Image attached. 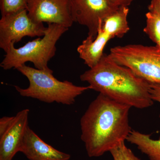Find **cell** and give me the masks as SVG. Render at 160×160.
<instances>
[{
    "mask_svg": "<svg viewBox=\"0 0 160 160\" xmlns=\"http://www.w3.org/2000/svg\"><path fill=\"white\" fill-rule=\"evenodd\" d=\"M131 108L100 93L90 103L80 120L81 140L89 157L102 156L125 142L132 130Z\"/></svg>",
    "mask_w": 160,
    "mask_h": 160,
    "instance_id": "cell-1",
    "label": "cell"
},
{
    "mask_svg": "<svg viewBox=\"0 0 160 160\" xmlns=\"http://www.w3.org/2000/svg\"><path fill=\"white\" fill-rule=\"evenodd\" d=\"M80 78L88 83L91 89L130 107L143 109L153 105L150 83L109 55L103 54L97 64L81 74Z\"/></svg>",
    "mask_w": 160,
    "mask_h": 160,
    "instance_id": "cell-2",
    "label": "cell"
},
{
    "mask_svg": "<svg viewBox=\"0 0 160 160\" xmlns=\"http://www.w3.org/2000/svg\"><path fill=\"white\" fill-rule=\"evenodd\" d=\"M29 80L28 88L23 89L14 86L20 95L32 98L47 103L56 102L65 105L74 104L76 98L90 86H80L68 81H60L53 75V71L32 68L25 65L16 69Z\"/></svg>",
    "mask_w": 160,
    "mask_h": 160,
    "instance_id": "cell-3",
    "label": "cell"
},
{
    "mask_svg": "<svg viewBox=\"0 0 160 160\" xmlns=\"http://www.w3.org/2000/svg\"><path fill=\"white\" fill-rule=\"evenodd\" d=\"M68 29L58 24H48L42 38L29 41L18 48L11 43L0 66L4 70L16 69L27 62H31L36 69L51 71L48 62L56 54L58 41Z\"/></svg>",
    "mask_w": 160,
    "mask_h": 160,
    "instance_id": "cell-4",
    "label": "cell"
},
{
    "mask_svg": "<svg viewBox=\"0 0 160 160\" xmlns=\"http://www.w3.org/2000/svg\"><path fill=\"white\" fill-rule=\"evenodd\" d=\"M109 57L150 83L160 84V49L156 46L130 44L111 48Z\"/></svg>",
    "mask_w": 160,
    "mask_h": 160,
    "instance_id": "cell-5",
    "label": "cell"
},
{
    "mask_svg": "<svg viewBox=\"0 0 160 160\" xmlns=\"http://www.w3.org/2000/svg\"><path fill=\"white\" fill-rule=\"evenodd\" d=\"M46 27L34 22L26 9L2 16L0 20V48L6 52L11 43L18 42L25 37H41Z\"/></svg>",
    "mask_w": 160,
    "mask_h": 160,
    "instance_id": "cell-6",
    "label": "cell"
},
{
    "mask_svg": "<svg viewBox=\"0 0 160 160\" xmlns=\"http://www.w3.org/2000/svg\"><path fill=\"white\" fill-rule=\"evenodd\" d=\"M69 3L73 22L87 27V37L92 40L104 20L119 8L107 0H70Z\"/></svg>",
    "mask_w": 160,
    "mask_h": 160,
    "instance_id": "cell-7",
    "label": "cell"
},
{
    "mask_svg": "<svg viewBox=\"0 0 160 160\" xmlns=\"http://www.w3.org/2000/svg\"><path fill=\"white\" fill-rule=\"evenodd\" d=\"M70 0H29L27 11L37 23L56 24L70 28L73 22Z\"/></svg>",
    "mask_w": 160,
    "mask_h": 160,
    "instance_id": "cell-8",
    "label": "cell"
},
{
    "mask_svg": "<svg viewBox=\"0 0 160 160\" xmlns=\"http://www.w3.org/2000/svg\"><path fill=\"white\" fill-rule=\"evenodd\" d=\"M29 110L19 112L8 129L0 136V160H12L20 150L28 125Z\"/></svg>",
    "mask_w": 160,
    "mask_h": 160,
    "instance_id": "cell-9",
    "label": "cell"
},
{
    "mask_svg": "<svg viewBox=\"0 0 160 160\" xmlns=\"http://www.w3.org/2000/svg\"><path fill=\"white\" fill-rule=\"evenodd\" d=\"M19 152L29 160H69L70 155L55 149L27 127Z\"/></svg>",
    "mask_w": 160,
    "mask_h": 160,
    "instance_id": "cell-10",
    "label": "cell"
},
{
    "mask_svg": "<svg viewBox=\"0 0 160 160\" xmlns=\"http://www.w3.org/2000/svg\"><path fill=\"white\" fill-rule=\"evenodd\" d=\"M100 26L97 35L94 40L87 37L78 46L77 51L80 58L91 68L96 65L103 56V50L106 44L112 39L111 36L102 29Z\"/></svg>",
    "mask_w": 160,
    "mask_h": 160,
    "instance_id": "cell-11",
    "label": "cell"
},
{
    "mask_svg": "<svg viewBox=\"0 0 160 160\" xmlns=\"http://www.w3.org/2000/svg\"><path fill=\"white\" fill-rule=\"evenodd\" d=\"M126 141L135 145L149 160H160V137L158 139L153 140L150 134L132 130Z\"/></svg>",
    "mask_w": 160,
    "mask_h": 160,
    "instance_id": "cell-12",
    "label": "cell"
},
{
    "mask_svg": "<svg viewBox=\"0 0 160 160\" xmlns=\"http://www.w3.org/2000/svg\"><path fill=\"white\" fill-rule=\"evenodd\" d=\"M128 7H120L103 22L102 29L109 32L112 37L122 38L129 30L128 18Z\"/></svg>",
    "mask_w": 160,
    "mask_h": 160,
    "instance_id": "cell-13",
    "label": "cell"
},
{
    "mask_svg": "<svg viewBox=\"0 0 160 160\" xmlns=\"http://www.w3.org/2000/svg\"><path fill=\"white\" fill-rule=\"evenodd\" d=\"M146 16V26L143 31L160 49V17L149 11Z\"/></svg>",
    "mask_w": 160,
    "mask_h": 160,
    "instance_id": "cell-14",
    "label": "cell"
},
{
    "mask_svg": "<svg viewBox=\"0 0 160 160\" xmlns=\"http://www.w3.org/2000/svg\"><path fill=\"white\" fill-rule=\"evenodd\" d=\"M29 0H0V9L2 16L17 12L27 10Z\"/></svg>",
    "mask_w": 160,
    "mask_h": 160,
    "instance_id": "cell-15",
    "label": "cell"
},
{
    "mask_svg": "<svg viewBox=\"0 0 160 160\" xmlns=\"http://www.w3.org/2000/svg\"><path fill=\"white\" fill-rule=\"evenodd\" d=\"M109 152L113 160H140L131 149L126 146L125 142H122Z\"/></svg>",
    "mask_w": 160,
    "mask_h": 160,
    "instance_id": "cell-16",
    "label": "cell"
},
{
    "mask_svg": "<svg viewBox=\"0 0 160 160\" xmlns=\"http://www.w3.org/2000/svg\"><path fill=\"white\" fill-rule=\"evenodd\" d=\"M150 83V94L152 99L160 103V84ZM160 118V114L159 115Z\"/></svg>",
    "mask_w": 160,
    "mask_h": 160,
    "instance_id": "cell-17",
    "label": "cell"
},
{
    "mask_svg": "<svg viewBox=\"0 0 160 160\" xmlns=\"http://www.w3.org/2000/svg\"><path fill=\"white\" fill-rule=\"evenodd\" d=\"M14 116L11 117H4L1 118L0 119V136L2 135L8 129L14 119Z\"/></svg>",
    "mask_w": 160,
    "mask_h": 160,
    "instance_id": "cell-18",
    "label": "cell"
},
{
    "mask_svg": "<svg viewBox=\"0 0 160 160\" xmlns=\"http://www.w3.org/2000/svg\"><path fill=\"white\" fill-rule=\"evenodd\" d=\"M148 9L149 12L155 13L160 17V0H151Z\"/></svg>",
    "mask_w": 160,
    "mask_h": 160,
    "instance_id": "cell-19",
    "label": "cell"
},
{
    "mask_svg": "<svg viewBox=\"0 0 160 160\" xmlns=\"http://www.w3.org/2000/svg\"><path fill=\"white\" fill-rule=\"evenodd\" d=\"M109 2L116 7L122 6L128 7L132 2L133 0H107Z\"/></svg>",
    "mask_w": 160,
    "mask_h": 160,
    "instance_id": "cell-20",
    "label": "cell"
}]
</instances>
